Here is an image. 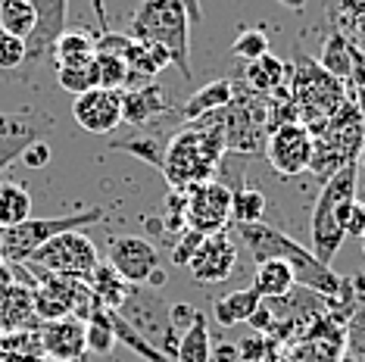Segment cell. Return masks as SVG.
<instances>
[{
	"mask_svg": "<svg viewBox=\"0 0 365 362\" xmlns=\"http://www.w3.org/2000/svg\"><path fill=\"white\" fill-rule=\"evenodd\" d=\"M225 153L228 147L219 119L206 116L200 122H187L185 128L169 138L160 172L172 191H190V187L215 178V169L222 166Z\"/></svg>",
	"mask_w": 365,
	"mask_h": 362,
	"instance_id": "6da1fadb",
	"label": "cell"
},
{
	"mask_svg": "<svg viewBox=\"0 0 365 362\" xmlns=\"http://www.w3.org/2000/svg\"><path fill=\"white\" fill-rule=\"evenodd\" d=\"M235 228L256 262H265V259L287 262V266L294 269L297 284L309 287L312 294H322V297H328V300H334L337 294L344 291V278H337L334 272H331V266H322V262L312 257V250L300 247L290 234L281 232V228L269 225V222H253V225H235Z\"/></svg>",
	"mask_w": 365,
	"mask_h": 362,
	"instance_id": "7a4b0ae2",
	"label": "cell"
},
{
	"mask_svg": "<svg viewBox=\"0 0 365 362\" xmlns=\"http://www.w3.org/2000/svg\"><path fill=\"white\" fill-rule=\"evenodd\" d=\"M128 38L160 44L172 56V66L190 78V16L181 0H144L128 22Z\"/></svg>",
	"mask_w": 365,
	"mask_h": 362,
	"instance_id": "3957f363",
	"label": "cell"
},
{
	"mask_svg": "<svg viewBox=\"0 0 365 362\" xmlns=\"http://www.w3.org/2000/svg\"><path fill=\"white\" fill-rule=\"evenodd\" d=\"M312 135V162L309 169L319 172L322 178H331L350 162H359L362 147H365V128L359 106H356L353 94L331 119L319 122L309 128Z\"/></svg>",
	"mask_w": 365,
	"mask_h": 362,
	"instance_id": "277c9868",
	"label": "cell"
},
{
	"mask_svg": "<svg viewBox=\"0 0 365 362\" xmlns=\"http://www.w3.org/2000/svg\"><path fill=\"white\" fill-rule=\"evenodd\" d=\"M287 90H290V100L297 106V119L306 128L331 119L340 106L350 100L346 81L328 76L315 60H297V66L290 69Z\"/></svg>",
	"mask_w": 365,
	"mask_h": 362,
	"instance_id": "5b68a950",
	"label": "cell"
},
{
	"mask_svg": "<svg viewBox=\"0 0 365 362\" xmlns=\"http://www.w3.org/2000/svg\"><path fill=\"white\" fill-rule=\"evenodd\" d=\"M356 178H359V162H350L340 172H334L331 178H325V187H322L319 200H315L312 210V257L322 262V266H331V259L340 253V244H344L346 232L337 225V207L344 200H356Z\"/></svg>",
	"mask_w": 365,
	"mask_h": 362,
	"instance_id": "8992f818",
	"label": "cell"
},
{
	"mask_svg": "<svg viewBox=\"0 0 365 362\" xmlns=\"http://www.w3.org/2000/svg\"><path fill=\"white\" fill-rule=\"evenodd\" d=\"M225 135V147L235 153H256L265 144V119H269V97L256 94V90L244 88L235 81V97L225 110L212 113Z\"/></svg>",
	"mask_w": 365,
	"mask_h": 362,
	"instance_id": "52a82bcc",
	"label": "cell"
},
{
	"mask_svg": "<svg viewBox=\"0 0 365 362\" xmlns=\"http://www.w3.org/2000/svg\"><path fill=\"white\" fill-rule=\"evenodd\" d=\"M97 262H101L97 247L85 232H66V234L51 237L44 247H38V250L26 259V266L88 284V278L94 275Z\"/></svg>",
	"mask_w": 365,
	"mask_h": 362,
	"instance_id": "ba28073f",
	"label": "cell"
},
{
	"mask_svg": "<svg viewBox=\"0 0 365 362\" xmlns=\"http://www.w3.org/2000/svg\"><path fill=\"white\" fill-rule=\"evenodd\" d=\"M106 212L101 207L94 210H81V212H72V216H51V219H26L22 225L16 228H6L0 232V244H4V257L10 262H26L38 247H44L51 237L56 234H66V232H81L85 225H94L101 222Z\"/></svg>",
	"mask_w": 365,
	"mask_h": 362,
	"instance_id": "9c48e42d",
	"label": "cell"
},
{
	"mask_svg": "<svg viewBox=\"0 0 365 362\" xmlns=\"http://www.w3.org/2000/svg\"><path fill=\"white\" fill-rule=\"evenodd\" d=\"M122 319L135 328V331L144 337L150 347H156L160 353H165L169 359H175V350H178V331L172 325V316H169V303L163 297H156L153 291H144V287H135L131 284L125 303L119 309Z\"/></svg>",
	"mask_w": 365,
	"mask_h": 362,
	"instance_id": "30bf717a",
	"label": "cell"
},
{
	"mask_svg": "<svg viewBox=\"0 0 365 362\" xmlns=\"http://www.w3.org/2000/svg\"><path fill=\"white\" fill-rule=\"evenodd\" d=\"M185 222L203 237L225 232L231 222V187L212 178L185 191Z\"/></svg>",
	"mask_w": 365,
	"mask_h": 362,
	"instance_id": "8fae6325",
	"label": "cell"
},
{
	"mask_svg": "<svg viewBox=\"0 0 365 362\" xmlns=\"http://www.w3.org/2000/svg\"><path fill=\"white\" fill-rule=\"evenodd\" d=\"M94 51H110L119 53L122 63L128 66V85L131 81H153L163 69L172 66V56L163 51L160 44H147V41H135L119 31H103L101 38H94Z\"/></svg>",
	"mask_w": 365,
	"mask_h": 362,
	"instance_id": "7c38bea8",
	"label": "cell"
},
{
	"mask_svg": "<svg viewBox=\"0 0 365 362\" xmlns=\"http://www.w3.org/2000/svg\"><path fill=\"white\" fill-rule=\"evenodd\" d=\"M265 160L284 178L303 175L312 162V135L303 122H287L265 135Z\"/></svg>",
	"mask_w": 365,
	"mask_h": 362,
	"instance_id": "4fadbf2b",
	"label": "cell"
},
{
	"mask_svg": "<svg viewBox=\"0 0 365 362\" xmlns=\"http://www.w3.org/2000/svg\"><path fill=\"white\" fill-rule=\"evenodd\" d=\"M106 262H110L128 284L144 287L147 281H150L153 272L160 269V253H156V247L147 241V237L125 234V237H115V241L110 244Z\"/></svg>",
	"mask_w": 365,
	"mask_h": 362,
	"instance_id": "5bb4252c",
	"label": "cell"
},
{
	"mask_svg": "<svg viewBox=\"0 0 365 362\" xmlns=\"http://www.w3.org/2000/svg\"><path fill=\"white\" fill-rule=\"evenodd\" d=\"M41 353L53 362H88V341H85V322L76 316L41 322Z\"/></svg>",
	"mask_w": 365,
	"mask_h": 362,
	"instance_id": "9a60e30c",
	"label": "cell"
},
{
	"mask_svg": "<svg viewBox=\"0 0 365 362\" xmlns=\"http://www.w3.org/2000/svg\"><path fill=\"white\" fill-rule=\"evenodd\" d=\"M72 116H76L78 128H85L88 135H110L122 122V90H85L72 103Z\"/></svg>",
	"mask_w": 365,
	"mask_h": 362,
	"instance_id": "2e32d148",
	"label": "cell"
},
{
	"mask_svg": "<svg viewBox=\"0 0 365 362\" xmlns=\"http://www.w3.org/2000/svg\"><path fill=\"white\" fill-rule=\"evenodd\" d=\"M235 266H237V247L225 232L206 234L200 241V247H197V253L187 262L194 281H200V284L225 281L231 272H235Z\"/></svg>",
	"mask_w": 365,
	"mask_h": 362,
	"instance_id": "e0dca14e",
	"label": "cell"
},
{
	"mask_svg": "<svg viewBox=\"0 0 365 362\" xmlns=\"http://www.w3.org/2000/svg\"><path fill=\"white\" fill-rule=\"evenodd\" d=\"M35 6V31L26 41V63H38L53 51L56 38L66 31V16H69V0H29Z\"/></svg>",
	"mask_w": 365,
	"mask_h": 362,
	"instance_id": "ac0fdd59",
	"label": "cell"
},
{
	"mask_svg": "<svg viewBox=\"0 0 365 362\" xmlns=\"http://www.w3.org/2000/svg\"><path fill=\"white\" fill-rule=\"evenodd\" d=\"M41 131H44V125L31 119L29 113L0 110V172L10 169L16 160H22L26 147L41 141Z\"/></svg>",
	"mask_w": 365,
	"mask_h": 362,
	"instance_id": "d6986e66",
	"label": "cell"
},
{
	"mask_svg": "<svg viewBox=\"0 0 365 362\" xmlns=\"http://www.w3.org/2000/svg\"><path fill=\"white\" fill-rule=\"evenodd\" d=\"M172 106L165 100V90L163 85H156V81H144V85L138 88H125L122 90V122H128V125H147V122H153L156 116H163V113H169Z\"/></svg>",
	"mask_w": 365,
	"mask_h": 362,
	"instance_id": "ffe728a7",
	"label": "cell"
},
{
	"mask_svg": "<svg viewBox=\"0 0 365 362\" xmlns=\"http://www.w3.org/2000/svg\"><path fill=\"white\" fill-rule=\"evenodd\" d=\"M231 97H235V81L215 78V81H210V85H203L200 90H194V94L178 106V116H181L185 125L187 122H200L206 116H212V113L225 110V106L231 103Z\"/></svg>",
	"mask_w": 365,
	"mask_h": 362,
	"instance_id": "44dd1931",
	"label": "cell"
},
{
	"mask_svg": "<svg viewBox=\"0 0 365 362\" xmlns=\"http://www.w3.org/2000/svg\"><path fill=\"white\" fill-rule=\"evenodd\" d=\"M287 81H290V69L284 60H278L275 53H265L259 60L247 63L244 69V81L240 85L256 90V94L262 97H272V94H281V90H287Z\"/></svg>",
	"mask_w": 365,
	"mask_h": 362,
	"instance_id": "7402d4cb",
	"label": "cell"
},
{
	"mask_svg": "<svg viewBox=\"0 0 365 362\" xmlns=\"http://www.w3.org/2000/svg\"><path fill=\"white\" fill-rule=\"evenodd\" d=\"M88 291L94 294V300L101 303L103 309H110V312H115L125 303V297H128V291H131V284L125 281V278L115 272L110 262H97V269H94V275L88 278Z\"/></svg>",
	"mask_w": 365,
	"mask_h": 362,
	"instance_id": "603a6c76",
	"label": "cell"
},
{
	"mask_svg": "<svg viewBox=\"0 0 365 362\" xmlns=\"http://www.w3.org/2000/svg\"><path fill=\"white\" fill-rule=\"evenodd\" d=\"M297 278H294V269L281 259H265V262H256V278H253V291L259 294L262 300H281L294 291Z\"/></svg>",
	"mask_w": 365,
	"mask_h": 362,
	"instance_id": "cb8c5ba5",
	"label": "cell"
},
{
	"mask_svg": "<svg viewBox=\"0 0 365 362\" xmlns=\"http://www.w3.org/2000/svg\"><path fill=\"white\" fill-rule=\"evenodd\" d=\"M262 306V297L253 291V287H240V291H231L225 297H219L212 303V316L222 328L231 325H244L250 322V316Z\"/></svg>",
	"mask_w": 365,
	"mask_h": 362,
	"instance_id": "d4e9b609",
	"label": "cell"
},
{
	"mask_svg": "<svg viewBox=\"0 0 365 362\" xmlns=\"http://www.w3.org/2000/svg\"><path fill=\"white\" fill-rule=\"evenodd\" d=\"M175 362H212V337L206 328V316L197 309L194 322H190L178 337Z\"/></svg>",
	"mask_w": 365,
	"mask_h": 362,
	"instance_id": "484cf974",
	"label": "cell"
},
{
	"mask_svg": "<svg viewBox=\"0 0 365 362\" xmlns=\"http://www.w3.org/2000/svg\"><path fill=\"white\" fill-rule=\"evenodd\" d=\"M51 56L56 60V69H69V66H88L91 56H94V38L85 35V31L66 29L63 35L56 38Z\"/></svg>",
	"mask_w": 365,
	"mask_h": 362,
	"instance_id": "4316f807",
	"label": "cell"
},
{
	"mask_svg": "<svg viewBox=\"0 0 365 362\" xmlns=\"http://www.w3.org/2000/svg\"><path fill=\"white\" fill-rule=\"evenodd\" d=\"M350 51H353V41L344 35V31H331L325 38V44H322V53L315 56V63L322 66V69L328 72V76H334L340 81H350Z\"/></svg>",
	"mask_w": 365,
	"mask_h": 362,
	"instance_id": "83f0119b",
	"label": "cell"
},
{
	"mask_svg": "<svg viewBox=\"0 0 365 362\" xmlns=\"http://www.w3.org/2000/svg\"><path fill=\"white\" fill-rule=\"evenodd\" d=\"M88 69H91V81H94V88H103V90H125V85H128V66L122 63L119 53L94 51Z\"/></svg>",
	"mask_w": 365,
	"mask_h": 362,
	"instance_id": "f1b7e54d",
	"label": "cell"
},
{
	"mask_svg": "<svg viewBox=\"0 0 365 362\" xmlns=\"http://www.w3.org/2000/svg\"><path fill=\"white\" fill-rule=\"evenodd\" d=\"M31 219V194L16 181H0V232Z\"/></svg>",
	"mask_w": 365,
	"mask_h": 362,
	"instance_id": "f546056e",
	"label": "cell"
},
{
	"mask_svg": "<svg viewBox=\"0 0 365 362\" xmlns=\"http://www.w3.org/2000/svg\"><path fill=\"white\" fill-rule=\"evenodd\" d=\"M85 341H88V353H94V356H110L115 350V343H119L113 331V322H110V312L101 303L85 319Z\"/></svg>",
	"mask_w": 365,
	"mask_h": 362,
	"instance_id": "4dcf8cb0",
	"label": "cell"
},
{
	"mask_svg": "<svg viewBox=\"0 0 365 362\" xmlns=\"http://www.w3.org/2000/svg\"><path fill=\"white\" fill-rule=\"evenodd\" d=\"M0 31L29 41L35 31V6L29 0H0Z\"/></svg>",
	"mask_w": 365,
	"mask_h": 362,
	"instance_id": "1f68e13d",
	"label": "cell"
},
{
	"mask_svg": "<svg viewBox=\"0 0 365 362\" xmlns=\"http://www.w3.org/2000/svg\"><path fill=\"white\" fill-rule=\"evenodd\" d=\"M265 212V194L256 191V187L240 185L231 191V222L235 225H253V222H262Z\"/></svg>",
	"mask_w": 365,
	"mask_h": 362,
	"instance_id": "d6a6232c",
	"label": "cell"
},
{
	"mask_svg": "<svg viewBox=\"0 0 365 362\" xmlns=\"http://www.w3.org/2000/svg\"><path fill=\"white\" fill-rule=\"evenodd\" d=\"M281 343L272 334H247L237 343V362H278Z\"/></svg>",
	"mask_w": 365,
	"mask_h": 362,
	"instance_id": "836d02e7",
	"label": "cell"
},
{
	"mask_svg": "<svg viewBox=\"0 0 365 362\" xmlns=\"http://www.w3.org/2000/svg\"><path fill=\"white\" fill-rule=\"evenodd\" d=\"M344 353L346 362H365V297H359L350 322L344 328Z\"/></svg>",
	"mask_w": 365,
	"mask_h": 362,
	"instance_id": "e575fe53",
	"label": "cell"
},
{
	"mask_svg": "<svg viewBox=\"0 0 365 362\" xmlns=\"http://www.w3.org/2000/svg\"><path fill=\"white\" fill-rule=\"evenodd\" d=\"M337 31L350 38V31H359L365 38V0H334Z\"/></svg>",
	"mask_w": 365,
	"mask_h": 362,
	"instance_id": "d590c367",
	"label": "cell"
},
{
	"mask_svg": "<svg viewBox=\"0 0 365 362\" xmlns=\"http://www.w3.org/2000/svg\"><path fill=\"white\" fill-rule=\"evenodd\" d=\"M231 53L240 56V60H247V63H253V60H259V56L269 53V38H265V31H259V29H247L235 38Z\"/></svg>",
	"mask_w": 365,
	"mask_h": 362,
	"instance_id": "8d00e7d4",
	"label": "cell"
},
{
	"mask_svg": "<svg viewBox=\"0 0 365 362\" xmlns=\"http://www.w3.org/2000/svg\"><path fill=\"white\" fill-rule=\"evenodd\" d=\"M115 147H119V150H125V153H131V156H138V160L150 162L153 169L163 166V150H165V147H160L156 138H128V141H119Z\"/></svg>",
	"mask_w": 365,
	"mask_h": 362,
	"instance_id": "74e56055",
	"label": "cell"
},
{
	"mask_svg": "<svg viewBox=\"0 0 365 362\" xmlns=\"http://www.w3.org/2000/svg\"><path fill=\"white\" fill-rule=\"evenodd\" d=\"M26 41L0 31V69H19V66H26Z\"/></svg>",
	"mask_w": 365,
	"mask_h": 362,
	"instance_id": "f35d334b",
	"label": "cell"
},
{
	"mask_svg": "<svg viewBox=\"0 0 365 362\" xmlns=\"http://www.w3.org/2000/svg\"><path fill=\"white\" fill-rule=\"evenodd\" d=\"M88 66H69V69H56L60 88L69 90V94H76V97L85 94V90H91V88H94V81H91V69H88Z\"/></svg>",
	"mask_w": 365,
	"mask_h": 362,
	"instance_id": "ab89813d",
	"label": "cell"
},
{
	"mask_svg": "<svg viewBox=\"0 0 365 362\" xmlns=\"http://www.w3.org/2000/svg\"><path fill=\"white\" fill-rule=\"evenodd\" d=\"M200 241H203V234H197V232H190V228H185L181 237L175 241V247H172V262H175V266H187L190 257L197 253V247H200Z\"/></svg>",
	"mask_w": 365,
	"mask_h": 362,
	"instance_id": "60d3db41",
	"label": "cell"
},
{
	"mask_svg": "<svg viewBox=\"0 0 365 362\" xmlns=\"http://www.w3.org/2000/svg\"><path fill=\"white\" fill-rule=\"evenodd\" d=\"M51 144L41 138V141H35V144H29L26 147V153H22V162H26L29 169H44L47 162H51Z\"/></svg>",
	"mask_w": 365,
	"mask_h": 362,
	"instance_id": "b9f144b4",
	"label": "cell"
},
{
	"mask_svg": "<svg viewBox=\"0 0 365 362\" xmlns=\"http://www.w3.org/2000/svg\"><path fill=\"white\" fill-rule=\"evenodd\" d=\"M350 85L353 90H365V51L353 41V51H350Z\"/></svg>",
	"mask_w": 365,
	"mask_h": 362,
	"instance_id": "7bdbcfd3",
	"label": "cell"
},
{
	"mask_svg": "<svg viewBox=\"0 0 365 362\" xmlns=\"http://www.w3.org/2000/svg\"><path fill=\"white\" fill-rule=\"evenodd\" d=\"M169 316H172V325H175V331H185V328L194 322L197 309L187 306V303H172V306H169Z\"/></svg>",
	"mask_w": 365,
	"mask_h": 362,
	"instance_id": "ee69618b",
	"label": "cell"
},
{
	"mask_svg": "<svg viewBox=\"0 0 365 362\" xmlns=\"http://www.w3.org/2000/svg\"><path fill=\"white\" fill-rule=\"evenodd\" d=\"M212 362H237V347L235 343H222V347H215Z\"/></svg>",
	"mask_w": 365,
	"mask_h": 362,
	"instance_id": "f6af8a7d",
	"label": "cell"
},
{
	"mask_svg": "<svg viewBox=\"0 0 365 362\" xmlns=\"http://www.w3.org/2000/svg\"><path fill=\"white\" fill-rule=\"evenodd\" d=\"M91 6H94V13H97V26H101V35H103V31H110V16H106V4H103V0H91Z\"/></svg>",
	"mask_w": 365,
	"mask_h": 362,
	"instance_id": "bcb514c9",
	"label": "cell"
},
{
	"mask_svg": "<svg viewBox=\"0 0 365 362\" xmlns=\"http://www.w3.org/2000/svg\"><path fill=\"white\" fill-rule=\"evenodd\" d=\"M185 4V10L190 16V26H200V19H203V10H200V0H181Z\"/></svg>",
	"mask_w": 365,
	"mask_h": 362,
	"instance_id": "7dc6e473",
	"label": "cell"
},
{
	"mask_svg": "<svg viewBox=\"0 0 365 362\" xmlns=\"http://www.w3.org/2000/svg\"><path fill=\"white\" fill-rule=\"evenodd\" d=\"M353 100H356V106H359V116H362V128H365V90H356V94H353ZM362 153H365V147H362Z\"/></svg>",
	"mask_w": 365,
	"mask_h": 362,
	"instance_id": "c3c4849f",
	"label": "cell"
},
{
	"mask_svg": "<svg viewBox=\"0 0 365 362\" xmlns=\"http://www.w3.org/2000/svg\"><path fill=\"white\" fill-rule=\"evenodd\" d=\"M163 284H165V272L156 269L153 275H150V281H147V287H163Z\"/></svg>",
	"mask_w": 365,
	"mask_h": 362,
	"instance_id": "681fc988",
	"label": "cell"
},
{
	"mask_svg": "<svg viewBox=\"0 0 365 362\" xmlns=\"http://www.w3.org/2000/svg\"><path fill=\"white\" fill-rule=\"evenodd\" d=\"M6 362H53L47 356H22V359H6Z\"/></svg>",
	"mask_w": 365,
	"mask_h": 362,
	"instance_id": "f907efd6",
	"label": "cell"
},
{
	"mask_svg": "<svg viewBox=\"0 0 365 362\" xmlns=\"http://www.w3.org/2000/svg\"><path fill=\"white\" fill-rule=\"evenodd\" d=\"M300 4H303V0H287V6H294V10H297Z\"/></svg>",
	"mask_w": 365,
	"mask_h": 362,
	"instance_id": "816d5d0a",
	"label": "cell"
},
{
	"mask_svg": "<svg viewBox=\"0 0 365 362\" xmlns=\"http://www.w3.org/2000/svg\"><path fill=\"white\" fill-rule=\"evenodd\" d=\"M4 262H6V257H4V244H0V266H4Z\"/></svg>",
	"mask_w": 365,
	"mask_h": 362,
	"instance_id": "f5cc1de1",
	"label": "cell"
},
{
	"mask_svg": "<svg viewBox=\"0 0 365 362\" xmlns=\"http://www.w3.org/2000/svg\"><path fill=\"white\" fill-rule=\"evenodd\" d=\"M359 244H362V253H365V234H362V237H359Z\"/></svg>",
	"mask_w": 365,
	"mask_h": 362,
	"instance_id": "db71d44e",
	"label": "cell"
},
{
	"mask_svg": "<svg viewBox=\"0 0 365 362\" xmlns=\"http://www.w3.org/2000/svg\"><path fill=\"white\" fill-rule=\"evenodd\" d=\"M362 51H365V47H362Z\"/></svg>",
	"mask_w": 365,
	"mask_h": 362,
	"instance_id": "11a10c76",
	"label": "cell"
}]
</instances>
